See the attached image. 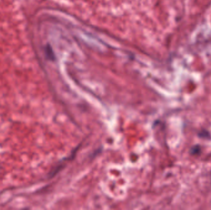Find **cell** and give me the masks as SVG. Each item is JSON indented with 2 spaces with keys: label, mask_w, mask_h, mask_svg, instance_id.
Returning a JSON list of instances; mask_svg holds the SVG:
<instances>
[{
  "label": "cell",
  "mask_w": 211,
  "mask_h": 210,
  "mask_svg": "<svg viewBox=\"0 0 211 210\" xmlns=\"http://www.w3.org/2000/svg\"><path fill=\"white\" fill-rule=\"evenodd\" d=\"M201 148L199 145H195L193 146L190 149L189 152H190L191 155H198L201 153Z\"/></svg>",
  "instance_id": "6da1fadb"
},
{
  "label": "cell",
  "mask_w": 211,
  "mask_h": 210,
  "mask_svg": "<svg viewBox=\"0 0 211 210\" xmlns=\"http://www.w3.org/2000/svg\"><path fill=\"white\" fill-rule=\"evenodd\" d=\"M198 136L202 139H210V134L209 133L208 131L206 130H202V131H201L198 133Z\"/></svg>",
  "instance_id": "7a4b0ae2"
}]
</instances>
